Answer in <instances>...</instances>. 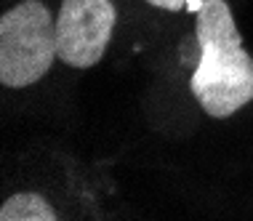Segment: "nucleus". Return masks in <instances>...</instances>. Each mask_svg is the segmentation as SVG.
<instances>
[{
  "label": "nucleus",
  "instance_id": "1",
  "mask_svg": "<svg viewBox=\"0 0 253 221\" xmlns=\"http://www.w3.org/2000/svg\"><path fill=\"white\" fill-rule=\"evenodd\" d=\"M195 35L200 61L189 88L208 117H232L253 101V56L245 51L227 0H205L197 11Z\"/></svg>",
  "mask_w": 253,
  "mask_h": 221
},
{
  "label": "nucleus",
  "instance_id": "4",
  "mask_svg": "<svg viewBox=\"0 0 253 221\" xmlns=\"http://www.w3.org/2000/svg\"><path fill=\"white\" fill-rule=\"evenodd\" d=\"M0 221H59V211L38 192H19L0 205Z\"/></svg>",
  "mask_w": 253,
  "mask_h": 221
},
{
  "label": "nucleus",
  "instance_id": "5",
  "mask_svg": "<svg viewBox=\"0 0 253 221\" xmlns=\"http://www.w3.org/2000/svg\"><path fill=\"white\" fill-rule=\"evenodd\" d=\"M149 5H155V8H163V11H181L187 8V0H147Z\"/></svg>",
  "mask_w": 253,
  "mask_h": 221
},
{
  "label": "nucleus",
  "instance_id": "3",
  "mask_svg": "<svg viewBox=\"0 0 253 221\" xmlns=\"http://www.w3.org/2000/svg\"><path fill=\"white\" fill-rule=\"evenodd\" d=\"M118 24L112 0H61L56 16L59 59L75 70H91L107 53Z\"/></svg>",
  "mask_w": 253,
  "mask_h": 221
},
{
  "label": "nucleus",
  "instance_id": "2",
  "mask_svg": "<svg viewBox=\"0 0 253 221\" xmlns=\"http://www.w3.org/2000/svg\"><path fill=\"white\" fill-rule=\"evenodd\" d=\"M59 59L56 19L40 0H22L0 16V83L30 88Z\"/></svg>",
  "mask_w": 253,
  "mask_h": 221
},
{
  "label": "nucleus",
  "instance_id": "6",
  "mask_svg": "<svg viewBox=\"0 0 253 221\" xmlns=\"http://www.w3.org/2000/svg\"><path fill=\"white\" fill-rule=\"evenodd\" d=\"M203 3H205V0H187V11H192V13H197V11L203 8Z\"/></svg>",
  "mask_w": 253,
  "mask_h": 221
}]
</instances>
